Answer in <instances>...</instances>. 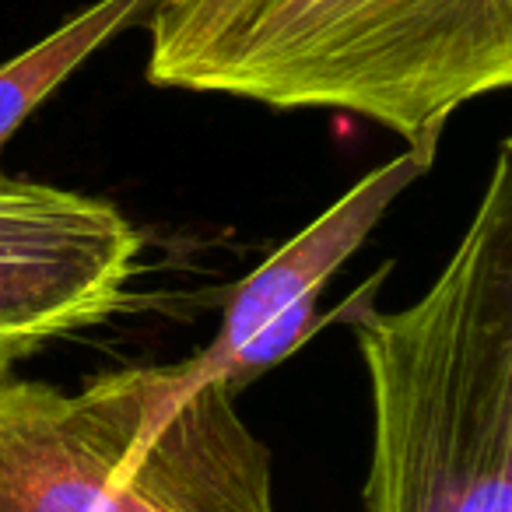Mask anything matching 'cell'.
<instances>
[{
	"label": "cell",
	"instance_id": "obj_1",
	"mask_svg": "<svg viewBox=\"0 0 512 512\" xmlns=\"http://www.w3.org/2000/svg\"><path fill=\"white\" fill-rule=\"evenodd\" d=\"M144 25L155 88L348 113L407 148L512 85V0H162Z\"/></svg>",
	"mask_w": 512,
	"mask_h": 512
},
{
	"label": "cell",
	"instance_id": "obj_2",
	"mask_svg": "<svg viewBox=\"0 0 512 512\" xmlns=\"http://www.w3.org/2000/svg\"><path fill=\"white\" fill-rule=\"evenodd\" d=\"M351 330L372 400L365 512H512V141L428 292L351 309Z\"/></svg>",
	"mask_w": 512,
	"mask_h": 512
},
{
	"label": "cell",
	"instance_id": "obj_3",
	"mask_svg": "<svg viewBox=\"0 0 512 512\" xmlns=\"http://www.w3.org/2000/svg\"><path fill=\"white\" fill-rule=\"evenodd\" d=\"M271 449L176 365L95 372L78 390L0 376V512H274Z\"/></svg>",
	"mask_w": 512,
	"mask_h": 512
},
{
	"label": "cell",
	"instance_id": "obj_4",
	"mask_svg": "<svg viewBox=\"0 0 512 512\" xmlns=\"http://www.w3.org/2000/svg\"><path fill=\"white\" fill-rule=\"evenodd\" d=\"M141 253L113 200L0 172V376L123 313Z\"/></svg>",
	"mask_w": 512,
	"mask_h": 512
},
{
	"label": "cell",
	"instance_id": "obj_5",
	"mask_svg": "<svg viewBox=\"0 0 512 512\" xmlns=\"http://www.w3.org/2000/svg\"><path fill=\"white\" fill-rule=\"evenodd\" d=\"M435 162V148H404L278 246L235 285L221 327L204 351L176 362L179 393L221 383L239 397L253 379L292 358L316 334L323 288L376 232L390 204Z\"/></svg>",
	"mask_w": 512,
	"mask_h": 512
},
{
	"label": "cell",
	"instance_id": "obj_6",
	"mask_svg": "<svg viewBox=\"0 0 512 512\" xmlns=\"http://www.w3.org/2000/svg\"><path fill=\"white\" fill-rule=\"evenodd\" d=\"M158 4L162 0H95L36 46L0 64V151L92 53L120 32L144 25Z\"/></svg>",
	"mask_w": 512,
	"mask_h": 512
}]
</instances>
